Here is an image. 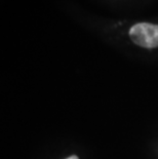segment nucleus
Returning <instances> with one entry per match:
<instances>
[{
	"instance_id": "nucleus-2",
	"label": "nucleus",
	"mask_w": 158,
	"mask_h": 159,
	"mask_svg": "<svg viewBox=\"0 0 158 159\" xmlns=\"http://www.w3.org/2000/svg\"><path fill=\"white\" fill-rule=\"evenodd\" d=\"M67 159H78V157H77V156H71V157H68Z\"/></svg>"
},
{
	"instance_id": "nucleus-1",
	"label": "nucleus",
	"mask_w": 158,
	"mask_h": 159,
	"mask_svg": "<svg viewBox=\"0 0 158 159\" xmlns=\"http://www.w3.org/2000/svg\"><path fill=\"white\" fill-rule=\"evenodd\" d=\"M129 36L136 44L146 48H154L158 46V25L137 24L130 28Z\"/></svg>"
}]
</instances>
